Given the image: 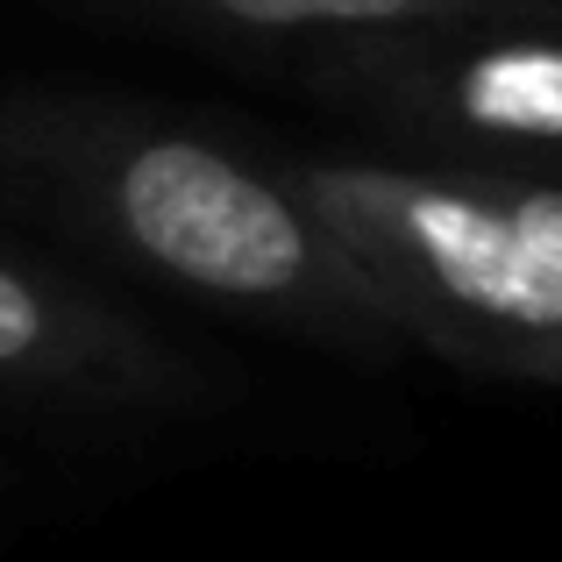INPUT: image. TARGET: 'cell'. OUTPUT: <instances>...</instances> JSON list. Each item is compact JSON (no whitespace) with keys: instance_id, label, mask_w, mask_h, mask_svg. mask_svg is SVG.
<instances>
[{"instance_id":"cell-2","label":"cell","mask_w":562,"mask_h":562,"mask_svg":"<svg viewBox=\"0 0 562 562\" xmlns=\"http://www.w3.org/2000/svg\"><path fill=\"white\" fill-rule=\"evenodd\" d=\"M285 186L363 263L406 335L506 378L562 342V278L506 221L492 171H398L363 157H321L292 165Z\"/></svg>"},{"instance_id":"cell-5","label":"cell","mask_w":562,"mask_h":562,"mask_svg":"<svg viewBox=\"0 0 562 562\" xmlns=\"http://www.w3.org/2000/svg\"><path fill=\"white\" fill-rule=\"evenodd\" d=\"M192 8L257 36H420L492 22L520 0H192Z\"/></svg>"},{"instance_id":"cell-3","label":"cell","mask_w":562,"mask_h":562,"mask_svg":"<svg viewBox=\"0 0 562 562\" xmlns=\"http://www.w3.org/2000/svg\"><path fill=\"white\" fill-rule=\"evenodd\" d=\"M371 93L492 150H562V36L498 29L477 43H441V29H420L371 57Z\"/></svg>"},{"instance_id":"cell-1","label":"cell","mask_w":562,"mask_h":562,"mask_svg":"<svg viewBox=\"0 0 562 562\" xmlns=\"http://www.w3.org/2000/svg\"><path fill=\"white\" fill-rule=\"evenodd\" d=\"M0 157L22 165L93 235H108L128 263L192 300L243 306L314 335L398 328L392 300L306 214L285 171H263L192 128L36 114L22 128H0Z\"/></svg>"},{"instance_id":"cell-7","label":"cell","mask_w":562,"mask_h":562,"mask_svg":"<svg viewBox=\"0 0 562 562\" xmlns=\"http://www.w3.org/2000/svg\"><path fill=\"white\" fill-rule=\"evenodd\" d=\"M520 378H549V384H562V342H549L541 357H527V371Z\"/></svg>"},{"instance_id":"cell-4","label":"cell","mask_w":562,"mask_h":562,"mask_svg":"<svg viewBox=\"0 0 562 562\" xmlns=\"http://www.w3.org/2000/svg\"><path fill=\"white\" fill-rule=\"evenodd\" d=\"M192 363L136 328L128 314H108L86 292L29 271L0 249V392H43L114 406V398H157L192 392Z\"/></svg>"},{"instance_id":"cell-6","label":"cell","mask_w":562,"mask_h":562,"mask_svg":"<svg viewBox=\"0 0 562 562\" xmlns=\"http://www.w3.org/2000/svg\"><path fill=\"white\" fill-rule=\"evenodd\" d=\"M492 186H498L506 221L527 235V249L562 278V186H549V179H506V171H492Z\"/></svg>"}]
</instances>
